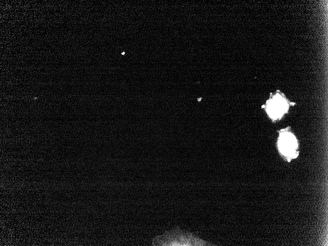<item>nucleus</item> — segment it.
Here are the masks:
<instances>
[{"label": "nucleus", "instance_id": "3", "mask_svg": "<svg viewBox=\"0 0 328 246\" xmlns=\"http://www.w3.org/2000/svg\"><path fill=\"white\" fill-rule=\"evenodd\" d=\"M269 108L271 115L277 117L285 111L286 103L282 98L277 96L271 102Z\"/></svg>", "mask_w": 328, "mask_h": 246}, {"label": "nucleus", "instance_id": "2", "mask_svg": "<svg viewBox=\"0 0 328 246\" xmlns=\"http://www.w3.org/2000/svg\"><path fill=\"white\" fill-rule=\"evenodd\" d=\"M279 149L281 153L288 157L294 156L297 143L294 136L290 133L282 134L279 140Z\"/></svg>", "mask_w": 328, "mask_h": 246}, {"label": "nucleus", "instance_id": "1", "mask_svg": "<svg viewBox=\"0 0 328 246\" xmlns=\"http://www.w3.org/2000/svg\"><path fill=\"white\" fill-rule=\"evenodd\" d=\"M153 246H210L211 244L203 240L195 234L183 231L176 227L167 231L162 235L154 238Z\"/></svg>", "mask_w": 328, "mask_h": 246}]
</instances>
